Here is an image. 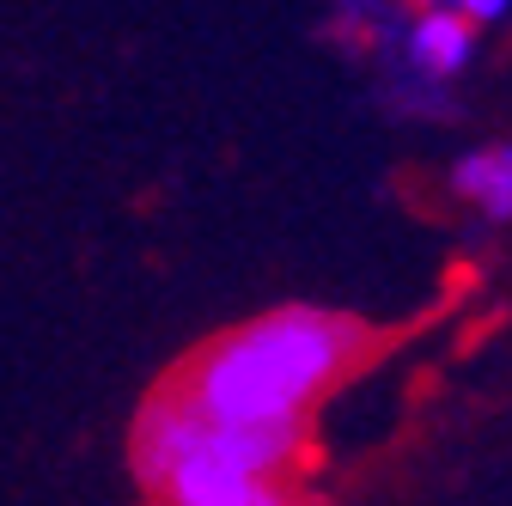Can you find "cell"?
<instances>
[{
	"mask_svg": "<svg viewBox=\"0 0 512 506\" xmlns=\"http://www.w3.org/2000/svg\"><path fill=\"white\" fill-rule=\"evenodd\" d=\"M366 324L324 305H281L220 336L183 372V397L226 427H305V409L366 354Z\"/></svg>",
	"mask_w": 512,
	"mask_h": 506,
	"instance_id": "6da1fadb",
	"label": "cell"
},
{
	"mask_svg": "<svg viewBox=\"0 0 512 506\" xmlns=\"http://www.w3.org/2000/svg\"><path fill=\"white\" fill-rule=\"evenodd\" d=\"M153 494H159L165 506H305L293 488H281V476L226 464V458H214V452H183V458L153 482Z\"/></svg>",
	"mask_w": 512,
	"mask_h": 506,
	"instance_id": "7a4b0ae2",
	"label": "cell"
},
{
	"mask_svg": "<svg viewBox=\"0 0 512 506\" xmlns=\"http://www.w3.org/2000/svg\"><path fill=\"white\" fill-rule=\"evenodd\" d=\"M397 49H403V68L415 74V92L439 98L445 80H458L470 68V55H476V19H464L452 7H421L397 31Z\"/></svg>",
	"mask_w": 512,
	"mask_h": 506,
	"instance_id": "3957f363",
	"label": "cell"
},
{
	"mask_svg": "<svg viewBox=\"0 0 512 506\" xmlns=\"http://www.w3.org/2000/svg\"><path fill=\"white\" fill-rule=\"evenodd\" d=\"M452 189H458L470 208H482L488 220H512V141L470 147L452 165Z\"/></svg>",
	"mask_w": 512,
	"mask_h": 506,
	"instance_id": "277c9868",
	"label": "cell"
},
{
	"mask_svg": "<svg viewBox=\"0 0 512 506\" xmlns=\"http://www.w3.org/2000/svg\"><path fill=\"white\" fill-rule=\"evenodd\" d=\"M421 7H452V13H464L476 25H494V19L512 13V0H421Z\"/></svg>",
	"mask_w": 512,
	"mask_h": 506,
	"instance_id": "5b68a950",
	"label": "cell"
}]
</instances>
